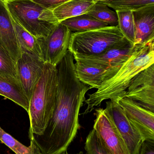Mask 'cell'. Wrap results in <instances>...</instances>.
Here are the masks:
<instances>
[{
  "instance_id": "obj_1",
  "label": "cell",
  "mask_w": 154,
  "mask_h": 154,
  "mask_svg": "<svg viewBox=\"0 0 154 154\" xmlns=\"http://www.w3.org/2000/svg\"><path fill=\"white\" fill-rule=\"evenodd\" d=\"M57 69L58 92L53 114L42 134H29L41 154H61L67 151L79 128L80 111L90 89L77 78L74 57L69 51Z\"/></svg>"
},
{
  "instance_id": "obj_2",
  "label": "cell",
  "mask_w": 154,
  "mask_h": 154,
  "mask_svg": "<svg viewBox=\"0 0 154 154\" xmlns=\"http://www.w3.org/2000/svg\"><path fill=\"white\" fill-rule=\"evenodd\" d=\"M130 57L112 78L107 80L85 100L86 108L83 115L90 113L105 100L117 101L123 98L131 81L137 74L154 64V40L136 46Z\"/></svg>"
},
{
  "instance_id": "obj_3",
  "label": "cell",
  "mask_w": 154,
  "mask_h": 154,
  "mask_svg": "<svg viewBox=\"0 0 154 154\" xmlns=\"http://www.w3.org/2000/svg\"><path fill=\"white\" fill-rule=\"evenodd\" d=\"M58 86L57 66L45 63L29 101V134L40 135L45 130L56 106Z\"/></svg>"
},
{
  "instance_id": "obj_4",
  "label": "cell",
  "mask_w": 154,
  "mask_h": 154,
  "mask_svg": "<svg viewBox=\"0 0 154 154\" xmlns=\"http://www.w3.org/2000/svg\"><path fill=\"white\" fill-rule=\"evenodd\" d=\"M10 15L37 39L45 38L59 23L52 11L32 0L4 2Z\"/></svg>"
},
{
  "instance_id": "obj_5",
  "label": "cell",
  "mask_w": 154,
  "mask_h": 154,
  "mask_svg": "<svg viewBox=\"0 0 154 154\" xmlns=\"http://www.w3.org/2000/svg\"><path fill=\"white\" fill-rule=\"evenodd\" d=\"M129 42L118 26H107L72 32L69 51L73 56H93Z\"/></svg>"
},
{
  "instance_id": "obj_6",
  "label": "cell",
  "mask_w": 154,
  "mask_h": 154,
  "mask_svg": "<svg viewBox=\"0 0 154 154\" xmlns=\"http://www.w3.org/2000/svg\"><path fill=\"white\" fill-rule=\"evenodd\" d=\"M93 129L110 154H129L127 147L105 108L96 109Z\"/></svg>"
},
{
  "instance_id": "obj_7",
  "label": "cell",
  "mask_w": 154,
  "mask_h": 154,
  "mask_svg": "<svg viewBox=\"0 0 154 154\" xmlns=\"http://www.w3.org/2000/svg\"><path fill=\"white\" fill-rule=\"evenodd\" d=\"M72 32L59 23L47 37L38 39L45 63L57 66L69 51Z\"/></svg>"
},
{
  "instance_id": "obj_8",
  "label": "cell",
  "mask_w": 154,
  "mask_h": 154,
  "mask_svg": "<svg viewBox=\"0 0 154 154\" xmlns=\"http://www.w3.org/2000/svg\"><path fill=\"white\" fill-rule=\"evenodd\" d=\"M124 97L154 112V66L143 70L132 80Z\"/></svg>"
},
{
  "instance_id": "obj_9",
  "label": "cell",
  "mask_w": 154,
  "mask_h": 154,
  "mask_svg": "<svg viewBox=\"0 0 154 154\" xmlns=\"http://www.w3.org/2000/svg\"><path fill=\"white\" fill-rule=\"evenodd\" d=\"M106 105L105 109L124 140L129 154H139L144 141L140 133L128 120L118 102L109 100Z\"/></svg>"
},
{
  "instance_id": "obj_10",
  "label": "cell",
  "mask_w": 154,
  "mask_h": 154,
  "mask_svg": "<svg viewBox=\"0 0 154 154\" xmlns=\"http://www.w3.org/2000/svg\"><path fill=\"white\" fill-rule=\"evenodd\" d=\"M45 62L39 57L27 52L21 53L16 61L20 85L29 101L41 76Z\"/></svg>"
},
{
  "instance_id": "obj_11",
  "label": "cell",
  "mask_w": 154,
  "mask_h": 154,
  "mask_svg": "<svg viewBox=\"0 0 154 154\" xmlns=\"http://www.w3.org/2000/svg\"><path fill=\"white\" fill-rule=\"evenodd\" d=\"M136 48V46H134L129 42L125 45L108 50L98 55L73 56V57L74 60H80L89 66L110 69L113 76L132 55Z\"/></svg>"
},
{
  "instance_id": "obj_12",
  "label": "cell",
  "mask_w": 154,
  "mask_h": 154,
  "mask_svg": "<svg viewBox=\"0 0 154 154\" xmlns=\"http://www.w3.org/2000/svg\"><path fill=\"white\" fill-rule=\"evenodd\" d=\"M117 102L144 141L154 140V112L126 97L119 98Z\"/></svg>"
},
{
  "instance_id": "obj_13",
  "label": "cell",
  "mask_w": 154,
  "mask_h": 154,
  "mask_svg": "<svg viewBox=\"0 0 154 154\" xmlns=\"http://www.w3.org/2000/svg\"><path fill=\"white\" fill-rule=\"evenodd\" d=\"M135 27L134 46L145 45L154 40V4L133 11Z\"/></svg>"
},
{
  "instance_id": "obj_14",
  "label": "cell",
  "mask_w": 154,
  "mask_h": 154,
  "mask_svg": "<svg viewBox=\"0 0 154 154\" xmlns=\"http://www.w3.org/2000/svg\"><path fill=\"white\" fill-rule=\"evenodd\" d=\"M0 44L16 62L21 55L14 29L4 2L0 0Z\"/></svg>"
},
{
  "instance_id": "obj_15",
  "label": "cell",
  "mask_w": 154,
  "mask_h": 154,
  "mask_svg": "<svg viewBox=\"0 0 154 154\" xmlns=\"http://www.w3.org/2000/svg\"><path fill=\"white\" fill-rule=\"evenodd\" d=\"M76 75L79 80L90 88L97 89L103 82L110 79L113 73L110 69L89 66L76 60Z\"/></svg>"
},
{
  "instance_id": "obj_16",
  "label": "cell",
  "mask_w": 154,
  "mask_h": 154,
  "mask_svg": "<svg viewBox=\"0 0 154 154\" xmlns=\"http://www.w3.org/2000/svg\"><path fill=\"white\" fill-rule=\"evenodd\" d=\"M100 0H69L52 10L59 22L66 19L87 13Z\"/></svg>"
},
{
  "instance_id": "obj_17",
  "label": "cell",
  "mask_w": 154,
  "mask_h": 154,
  "mask_svg": "<svg viewBox=\"0 0 154 154\" xmlns=\"http://www.w3.org/2000/svg\"><path fill=\"white\" fill-rule=\"evenodd\" d=\"M10 17L21 52L30 53L42 60L41 49L38 39L24 29L11 15Z\"/></svg>"
},
{
  "instance_id": "obj_18",
  "label": "cell",
  "mask_w": 154,
  "mask_h": 154,
  "mask_svg": "<svg viewBox=\"0 0 154 154\" xmlns=\"http://www.w3.org/2000/svg\"><path fill=\"white\" fill-rule=\"evenodd\" d=\"M0 95L29 111V101L20 85L0 75Z\"/></svg>"
},
{
  "instance_id": "obj_19",
  "label": "cell",
  "mask_w": 154,
  "mask_h": 154,
  "mask_svg": "<svg viewBox=\"0 0 154 154\" xmlns=\"http://www.w3.org/2000/svg\"><path fill=\"white\" fill-rule=\"evenodd\" d=\"M60 23L67 26L72 32H82L109 26L86 13L68 18Z\"/></svg>"
},
{
  "instance_id": "obj_20",
  "label": "cell",
  "mask_w": 154,
  "mask_h": 154,
  "mask_svg": "<svg viewBox=\"0 0 154 154\" xmlns=\"http://www.w3.org/2000/svg\"><path fill=\"white\" fill-rule=\"evenodd\" d=\"M86 14L108 26L118 25V17L116 12L110 10L106 4L102 2H99L95 4Z\"/></svg>"
},
{
  "instance_id": "obj_21",
  "label": "cell",
  "mask_w": 154,
  "mask_h": 154,
  "mask_svg": "<svg viewBox=\"0 0 154 154\" xmlns=\"http://www.w3.org/2000/svg\"><path fill=\"white\" fill-rule=\"evenodd\" d=\"M0 141L16 154H41L39 148L33 140H30V146H25L5 132L1 127Z\"/></svg>"
},
{
  "instance_id": "obj_22",
  "label": "cell",
  "mask_w": 154,
  "mask_h": 154,
  "mask_svg": "<svg viewBox=\"0 0 154 154\" xmlns=\"http://www.w3.org/2000/svg\"><path fill=\"white\" fill-rule=\"evenodd\" d=\"M0 75L20 84L16 70V62L1 44Z\"/></svg>"
},
{
  "instance_id": "obj_23",
  "label": "cell",
  "mask_w": 154,
  "mask_h": 154,
  "mask_svg": "<svg viewBox=\"0 0 154 154\" xmlns=\"http://www.w3.org/2000/svg\"><path fill=\"white\" fill-rule=\"evenodd\" d=\"M118 17V26L125 38L134 45L135 39V27L133 11H115Z\"/></svg>"
},
{
  "instance_id": "obj_24",
  "label": "cell",
  "mask_w": 154,
  "mask_h": 154,
  "mask_svg": "<svg viewBox=\"0 0 154 154\" xmlns=\"http://www.w3.org/2000/svg\"><path fill=\"white\" fill-rule=\"evenodd\" d=\"M115 11H131L154 4V0H105L101 1Z\"/></svg>"
},
{
  "instance_id": "obj_25",
  "label": "cell",
  "mask_w": 154,
  "mask_h": 154,
  "mask_svg": "<svg viewBox=\"0 0 154 154\" xmlns=\"http://www.w3.org/2000/svg\"><path fill=\"white\" fill-rule=\"evenodd\" d=\"M85 149L86 154H110L100 142L94 129L87 137Z\"/></svg>"
},
{
  "instance_id": "obj_26",
  "label": "cell",
  "mask_w": 154,
  "mask_h": 154,
  "mask_svg": "<svg viewBox=\"0 0 154 154\" xmlns=\"http://www.w3.org/2000/svg\"><path fill=\"white\" fill-rule=\"evenodd\" d=\"M32 1L47 9L52 11L64 3L69 0H32Z\"/></svg>"
},
{
  "instance_id": "obj_27",
  "label": "cell",
  "mask_w": 154,
  "mask_h": 154,
  "mask_svg": "<svg viewBox=\"0 0 154 154\" xmlns=\"http://www.w3.org/2000/svg\"><path fill=\"white\" fill-rule=\"evenodd\" d=\"M139 154H154V140L143 141Z\"/></svg>"
},
{
  "instance_id": "obj_28",
  "label": "cell",
  "mask_w": 154,
  "mask_h": 154,
  "mask_svg": "<svg viewBox=\"0 0 154 154\" xmlns=\"http://www.w3.org/2000/svg\"><path fill=\"white\" fill-rule=\"evenodd\" d=\"M61 154H67V153L65 154V153H62Z\"/></svg>"
},
{
  "instance_id": "obj_29",
  "label": "cell",
  "mask_w": 154,
  "mask_h": 154,
  "mask_svg": "<svg viewBox=\"0 0 154 154\" xmlns=\"http://www.w3.org/2000/svg\"><path fill=\"white\" fill-rule=\"evenodd\" d=\"M105 1V0H100V2H101V1Z\"/></svg>"
}]
</instances>
